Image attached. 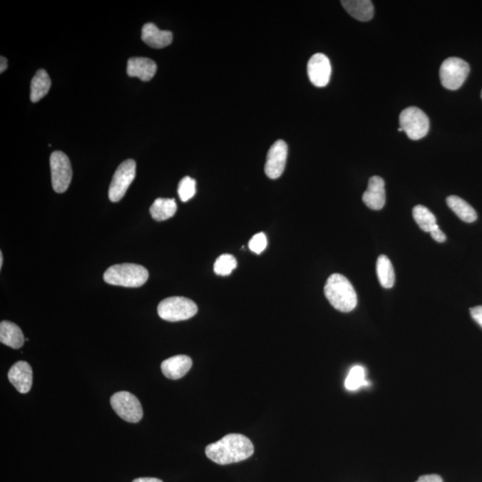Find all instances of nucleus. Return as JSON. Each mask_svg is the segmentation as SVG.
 <instances>
[{
    "instance_id": "nucleus-2",
    "label": "nucleus",
    "mask_w": 482,
    "mask_h": 482,
    "mask_svg": "<svg viewBox=\"0 0 482 482\" xmlns=\"http://www.w3.org/2000/svg\"><path fill=\"white\" fill-rule=\"evenodd\" d=\"M326 299L335 309L349 313L357 307L356 290L345 276L334 274L329 276L324 286Z\"/></svg>"
},
{
    "instance_id": "nucleus-1",
    "label": "nucleus",
    "mask_w": 482,
    "mask_h": 482,
    "mask_svg": "<svg viewBox=\"0 0 482 482\" xmlns=\"http://www.w3.org/2000/svg\"><path fill=\"white\" fill-rule=\"evenodd\" d=\"M255 451L253 443L242 434H232L208 445L205 455L217 464L225 466L249 459Z\"/></svg>"
},
{
    "instance_id": "nucleus-6",
    "label": "nucleus",
    "mask_w": 482,
    "mask_h": 482,
    "mask_svg": "<svg viewBox=\"0 0 482 482\" xmlns=\"http://www.w3.org/2000/svg\"><path fill=\"white\" fill-rule=\"evenodd\" d=\"M469 73L470 66L464 60L449 58L442 63L439 77L443 87L450 91H456L462 87Z\"/></svg>"
},
{
    "instance_id": "nucleus-27",
    "label": "nucleus",
    "mask_w": 482,
    "mask_h": 482,
    "mask_svg": "<svg viewBox=\"0 0 482 482\" xmlns=\"http://www.w3.org/2000/svg\"><path fill=\"white\" fill-rule=\"evenodd\" d=\"M267 237L263 232H260L251 237L249 243V247L252 252L261 254L267 249Z\"/></svg>"
},
{
    "instance_id": "nucleus-24",
    "label": "nucleus",
    "mask_w": 482,
    "mask_h": 482,
    "mask_svg": "<svg viewBox=\"0 0 482 482\" xmlns=\"http://www.w3.org/2000/svg\"><path fill=\"white\" fill-rule=\"evenodd\" d=\"M369 385L366 378V370L363 366H356L350 370L345 381V387L347 391H356L361 387Z\"/></svg>"
},
{
    "instance_id": "nucleus-13",
    "label": "nucleus",
    "mask_w": 482,
    "mask_h": 482,
    "mask_svg": "<svg viewBox=\"0 0 482 482\" xmlns=\"http://www.w3.org/2000/svg\"><path fill=\"white\" fill-rule=\"evenodd\" d=\"M364 203L371 210H381L386 203L384 180L380 176H373L369 179L366 193L363 195Z\"/></svg>"
},
{
    "instance_id": "nucleus-14",
    "label": "nucleus",
    "mask_w": 482,
    "mask_h": 482,
    "mask_svg": "<svg viewBox=\"0 0 482 482\" xmlns=\"http://www.w3.org/2000/svg\"><path fill=\"white\" fill-rule=\"evenodd\" d=\"M191 366H193L191 358L185 354H179V356L170 357L163 362L161 370L166 378L178 380L185 376Z\"/></svg>"
},
{
    "instance_id": "nucleus-28",
    "label": "nucleus",
    "mask_w": 482,
    "mask_h": 482,
    "mask_svg": "<svg viewBox=\"0 0 482 482\" xmlns=\"http://www.w3.org/2000/svg\"><path fill=\"white\" fill-rule=\"evenodd\" d=\"M431 235L432 239L437 241V242L443 243L445 242L446 237L445 233L442 232L438 225H436L434 228L431 230Z\"/></svg>"
},
{
    "instance_id": "nucleus-5",
    "label": "nucleus",
    "mask_w": 482,
    "mask_h": 482,
    "mask_svg": "<svg viewBox=\"0 0 482 482\" xmlns=\"http://www.w3.org/2000/svg\"><path fill=\"white\" fill-rule=\"evenodd\" d=\"M399 125L409 139L418 140L427 135L430 129V120L423 110L410 106L400 113Z\"/></svg>"
},
{
    "instance_id": "nucleus-11",
    "label": "nucleus",
    "mask_w": 482,
    "mask_h": 482,
    "mask_svg": "<svg viewBox=\"0 0 482 482\" xmlns=\"http://www.w3.org/2000/svg\"><path fill=\"white\" fill-rule=\"evenodd\" d=\"M307 73L314 86L322 88L328 85L332 76V66L327 56L322 53L312 56L307 63Z\"/></svg>"
},
{
    "instance_id": "nucleus-23",
    "label": "nucleus",
    "mask_w": 482,
    "mask_h": 482,
    "mask_svg": "<svg viewBox=\"0 0 482 482\" xmlns=\"http://www.w3.org/2000/svg\"><path fill=\"white\" fill-rule=\"evenodd\" d=\"M414 219L418 226L425 232H431L434 227L437 225V219L435 215L424 205H418L413 209Z\"/></svg>"
},
{
    "instance_id": "nucleus-12",
    "label": "nucleus",
    "mask_w": 482,
    "mask_h": 482,
    "mask_svg": "<svg viewBox=\"0 0 482 482\" xmlns=\"http://www.w3.org/2000/svg\"><path fill=\"white\" fill-rule=\"evenodd\" d=\"M9 380L17 391L26 394L33 386V369L27 362H17L9 371Z\"/></svg>"
},
{
    "instance_id": "nucleus-20",
    "label": "nucleus",
    "mask_w": 482,
    "mask_h": 482,
    "mask_svg": "<svg viewBox=\"0 0 482 482\" xmlns=\"http://www.w3.org/2000/svg\"><path fill=\"white\" fill-rule=\"evenodd\" d=\"M177 205L173 198H158L150 209L152 218L155 221H165L176 214Z\"/></svg>"
},
{
    "instance_id": "nucleus-26",
    "label": "nucleus",
    "mask_w": 482,
    "mask_h": 482,
    "mask_svg": "<svg viewBox=\"0 0 482 482\" xmlns=\"http://www.w3.org/2000/svg\"><path fill=\"white\" fill-rule=\"evenodd\" d=\"M178 194L183 202L191 200L196 194V180L190 176L184 177L179 183Z\"/></svg>"
},
{
    "instance_id": "nucleus-10",
    "label": "nucleus",
    "mask_w": 482,
    "mask_h": 482,
    "mask_svg": "<svg viewBox=\"0 0 482 482\" xmlns=\"http://www.w3.org/2000/svg\"><path fill=\"white\" fill-rule=\"evenodd\" d=\"M287 157H288V145L282 140L276 141L268 151L265 172L268 178L275 180L281 177L284 172Z\"/></svg>"
},
{
    "instance_id": "nucleus-7",
    "label": "nucleus",
    "mask_w": 482,
    "mask_h": 482,
    "mask_svg": "<svg viewBox=\"0 0 482 482\" xmlns=\"http://www.w3.org/2000/svg\"><path fill=\"white\" fill-rule=\"evenodd\" d=\"M113 411L128 423L136 424L143 419V410L139 399L132 393L120 391L110 399Z\"/></svg>"
},
{
    "instance_id": "nucleus-18",
    "label": "nucleus",
    "mask_w": 482,
    "mask_h": 482,
    "mask_svg": "<svg viewBox=\"0 0 482 482\" xmlns=\"http://www.w3.org/2000/svg\"><path fill=\"white\" fill-rule=\"evenodd\" d=\"M22 329L14 322L2 321L0 324V342L12 349H19L24 343Z\"/></svg>"
},
{
    "instance_id": "nucleus-29",
    "label": "nucleus",
    "mask_w": 482,
    "mask_h": 482,
    "mask_svg": "<svg viewBox=\"0 0 482 482\" xmlns=\"http://www.w3.org/2000/svg\"><path fill=\"white\" fill-rule=\"evenodd\" d=\"M471 315L473 320L482 328V306L471 308Z\"/></svg>"
},
{
    "instance_id": "nucleus-33",
    "label": "nucleus",
    "mask_w": 482,
    "mask_h": 482,
    "mask_svg": "<svg viewBox=\"0 0 482 482\" xmlns=\"http://www.w3.org/2000/svg\"><path fill=\"white\" fill-rule=\"evenodd\" d=\"M3 265V254L0 252V268H2Z\"/></svg>"
},
{
    "instance_id": "nucleus-19",
    "label": "nucleus",
    "mask_w": 482,
    "mask_h": 482,
    "mask_svg": "<svg viewBox=\"0 0 482 482\" xmlns=\"http://www.w3.org/2000/svg\"><path fill=\"white\" fill-rule=\"evenodd\" d=\"M51 87V80L43 69L38 71L31 83V101L37 103L48 93Z\"/></svg>"
},
{
    "instance_id": "nucleus-25",
    "label": "nucleus",
    "mask_w": 482,
    "mask_h": 482,
    "mask_svg": "<svg viewBox=\"0 0 482 482\" xmlns=\"http://www.w3.org/2000/svg\"><path fill=\"white\" fill-rule=\"evenodd\" d=\"M236 258L229 254H223L216 260L214 265V271L216 275L227 276L232 274L237 267Z\"/></svg>"
},
{
    "instance_id": "nucleus-32",
    "label": "nucleus",
    "mask_w": 482,
    "mask_h": 482,
    "mask_svg": "<svg viewBox=\"0 0 482 482\" xmlns=\"http://www.w3.org/2000/svg\"><path fill=\"white\" fill-rule=\"evenodd\" d=\"M0 59H1V61H0V63H1V65H0V73H2L5 72L6 68H8V59H6L5 56H1Z\"/></svg>"
},
{
    "instance_id": "nucleus-3",
    "label": "nucleus",
    "mask_w": 482,
    "mask_h": 482,
    "mask_svg": "<svg viewBox=\"0 0 482 482\" xmlns=\"http://www.w3.org/2000/svg\"><path fill=\"white\" fill-rule=\"evenodd\" d=\"M148 272L143 265L136 264L116 265L104 274V281L108 284L139 288L146 283Z\"/></svg>"
},
{
    "instance_id": "nucleus-35",
    "label": "nucleus",
    "mask_w": 482,
    "mask_h": 482,
    "mask_svg": "<svg viewBox=\"0 0 482 482\" xmlns=\"http://www.w3.org/2000/svg\"><path fill=\"white\" fill-rule=\"evenodd\" d=\"M481 98H482V91H481Z\"/></svg>"
},
{
    "instance_id": "nucleus-4",
    "label": "nucleus",
    "mask_w": 482,
    "mask_h": 482,
    "mask_svg": "<svg viewBox=\"0 0 482 482\" xmlns=\"http://www.w3.org/2000/svg\"><path fill=\"white\" fill-rule=\"evenodd\" d=\"M158 313L165 321H185L198 313V307L193 300L187 297H171L159 303Z\"/></svg>"
},
{
    "instance_id": "nucleus-15",
    "label": "nucleus",
    "mask_w": 482,
    "mask_h": 482,
    "mask_svg": "<svg viewBox=\"0 0 482 482\" xmlns=\"http://www.w3.org/2000/svg\"><path fill=\"white\" fill-rule=\"evenodd\" d=\"M141 39L148 46L153 48L168 47L173 42V34L168 31L159 30L154 24H145L141 31Z\"/></svg>"
},
{
    "instance_id": "nucleus-16",
    "label": "nucleus",
    "mask_w": 482,
    "mask_h": 482,
    "mask_svg": "<svg viewBox=\"0 0 482 482\" xmlns=\"http://www.w3.org/2000/svg\"><path fill=\"white\" fill-rule=\"evenodd\" d=\"M157 63L147 58H133L127 63V74L143 81H150L157 73Z\"/></svg>"
},
{
    "instance_id": "nucleus-30",
    "label": "nucleus",
    "mask_w": 482,
    "mask_h": 482,
    "mask_svg": "<svg viewBox=\"0 0 482 482\" xmlns=\"http://www.w3.org/2000/svg\"><path fill=\"white\" fill-rule=\"evenodd\" d=\"M416 482H443V480L439 475L429 474L421 476Z\"/></svg>"
},
{
    "instance_id": "nucleus-9",
    "label": "nucleus",
    "mask_w": 482,
    "mask_h": 482,
    "mask_svg": "<svg viewBox=\"0 0 482 482\" xmlns=\"http://www.w3.org/2000/svg\"><path fill=\"white\" fill-rule=\"evenodd\" d=\"M53 189L58 193H66L72 182L73 170L68 157L61 151L53 152L51 157Z\"/></svg>"
},
{
    "instance_id": "nucleus-8",
    "label": "nucleus",
    "mask_w": 482,
    "mask_h": 482,
    "mask_svg": "<svg viewBox=\"0 0 482 482\" xmlns=\"http://www.w3.org/2000/svg\"><path fill=\"white\" fill-rule=\"evenodd\" d=\"M136 176V163L133 159L123 161L116 169L109 187V200L116 203L126 193Z\"/></svg>"
},
{
    "instance_id": "nucleus-31",
    "label": "nucleus",
    "mask_w": 482,
    "mask_h": 482,
    "mask_svg": "<svg viewBox=\"0 0 482 482\" xmlns=\"http://www.w3.org/2000/svg\"><path fill=\"white\" fill-rule=\"evenodd\" d=\"M133 482H163L157 478H138Z\"/></svg>"
},
{
    "instance_id": "nucleus-17",
    "label": "nucleus",
    "mask_w": 482,
    "mask_h": 482,
    "mask_svg": "<svg viewBox=\"0 0 482 482\" xmlns=\"http://www.w3.org/2000/svg\"><path fill=\"white\" fill-rule=\"evenodd\" d=\"M342 4L351 16L361 22H367L374 17V8L370 0H343Z\"/></svg>"
},
{
    "instance_id": "nucleus-21",
    "label": "nucleus",
    "mask_w": 482,
    "mask_h": 482,
    "mask_svg": "<svg viewBox=\"0 0 482 482\" xmlns=\"http://www.w3.org/2000/svg\"><path fill=\"white\" fill-rule=\"evenodd\" d=\"M446 204L462 221L466 222L476 221V211L466 200H463V198L457 196H450L446 198Z\"/></svg>"
},
{
    "instance_id": "nucleus-34",
    "label": "nucleus",
    "mask_w": 482,
    "mask_h": 482,
    "mask_svg": "<svg viewBox=\"0 0 482 482\" xmlns=\"http://www.w3.org/2000/svg\"><path fill=\"white\" fill-rule=\"evenodd\" d=\"M399 132H403V130L401 128H399Z\"/></svg>"
},
{
    "instance_id": "nucleus-22",
    "label": "nucleus",
    "mask_w": 482,
    "mask_h": 482,
    "mask_svg": "<svg viewBox=\"0 0 482 482\" xmlns=\"http://www.w3.org/2000/svg\"><path fill=\"white\" fill-rule=\"evenodd\" d=\"M376 270L381 285L385 289H391L395 284V272L391 260L385 255L379 257Z\"/></svg>"
}]
</instances>
